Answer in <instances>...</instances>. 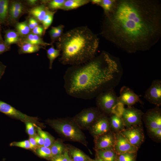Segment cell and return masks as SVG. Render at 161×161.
Masks as SVG:
<instances>
[{"mask_svg":"<svg viewBox=\"0 0 161 161\" xmlns=\"http://www.w3.org/2000/svg\"><path fill=\"white\" fill-rule=\"evenodd\" d=\"M92 161H104L103 160L101 159L98 158V159H96L95 160H92Z\"/></svg>","mask_w":161,"mask_h":161,"instance_id":"cell-49","label":"cell"},{"mask_svg":"<svg viewBox=\"0 0 161 161\" xmlns=\"http://www.w3.org/2000/svg\"><path fill=\"white\" fill-rule=\"evenodd\" d=\"M21 41L43 47L51 45V43L45 42L41 36L35 34L31 32L26 36L22 38Z\"/></svg>","mask_w":161,"mask_h":161,"instance_id":"cell-19","label":"cell"},{"mask_svg":"<svg viewBox=\"0 0 161 161\" xmlns=\"http://www.w3.org/2000/svg\"><path fill=\"white\" fill-rule=\"evenodd\" d=\"M144 98L150 103L157 106L161 104V80H154L145 93Z\"/></svg>","mask_w":161,"mask_h":161,"instance_id":"cell-9","label":"cell"},{"mask_svg":"<svg viewBox=\"0 0 161 161\" xmlns=\"http://www.w3.org/2000/svg\"><path fill=\"white\" fill-rule=\"evenodd\" d=\"M0 112L10 117L19 120L25 123L32 122L38 124V118L36 117H30L18 110L10 104L0 100Z\"/></svg>","mask_w":161,"mask_h":161,"instance_id":"cell-7","label":"cell"},{"mask_svg":"<svg viewBox=\"0 0 161 161\" xmlns=\"http://www.w3.org/2000/svg\"><path fill=\"white\" fill-rule=\"evenodd\" d=\"M70 153L73 161H90L91 160L79 149L72 148L70 150Z\"/></svg>","mask_w":161,"mask_h":161,"instance_id":"cell-28","label":"cell"},{"mask_svg":"<svg viewBox=\"0 0 161 161\" xmlns=\"http://www.w3.org/2000/svg\"><path fill=\"white\" fill-rule=\"evenodd\" d=\"M136 153L127 152L118 155L116 161H135Z\"/></svg>","mask_w":161,"mask_h":161,"instance_id":"cell-35","label":"cell"},{"mask_svg":"<svg viewBox=\"0 0 161 161\" xmlns=\"http://www.w3.org/2000/svg\"><path fill=\"white\" fill-rule=\"evenodd\" d=\"M98 137L96 142V146L98 150H114L115 134L107 132Z\"/></svg>","mask_w":161,"mask_h":161,"instance_id":"cell-15","label":"cell"},{"mask_svg":"<svg viewBox=\"0 0 161 161\" xmlns=\"http://www.w3.org/2000/svg\"><path fill=\"white\" fill-rule=\"evenodd\" d=\"M115 0H101L98 6L103 9L104 14L110 12L113 8Z\"/></svg>","mask_w":161,"mask_h":161,"instance_id":"cell-33","label":"cell"},{"mask_svg":"<svg viewBox=\"0 0 161 161\" xmlns=\"http://www.w3.org/2000/svg\"><path fill=\"white\" fill-rule=\"evenodd\" d=\"M21 38L16 31L9 30L6 32L4 43L9 46L13 44H18L21 41Z\"/></svg>","mask_w":161,"mask_h":161,"instance_id":"cell-20","label":"cell"},{"mask_svg":"<svg viewBox=\"0 0 161 161\" xmlns=\"http://www.w3.org/2000/svg\"><path fill=\"white\" fill-rule=\"evenodd\" d=\"M110 115V120L112 127L114 130L120 131L124 129L125 126L120 115L116 113Z\"/></svg>","mask_w":161,"mask_h":161,"instance_id":"cell-22","label":"cell"},{"mask_svg":"<svg viewBox=\"0 0 161 161\" xmlns=\"http://www.w3.org/2000/svg\"><path fill=\"white\" fill-rule=\"evenodd\" d=\"M90 2V0H65L61 10L69 11L75 9Z\"/></svg>","mask_w":161,"mask_h":161,"instance_id":"cell-21","label":"cell"},{"mask_svg":"<svg viewBox=\"0 0 161 161\" xmlns=\"http://www.w3.org/2000/svg\"><path fill=\"white\" fill-rule=\"evenodd\" d=\"M28 140L30 143L31 149L35 151L38 147L37 145L34 137L30 136Z\"/></svg>","mask_w":161,"mask_h":161,"instance_id":"cell-41","label":"cell"},{"mask_svg":"<svg viewBox=\"0 0 161 161\" xmlns=\"http://www.w3.org/2000/svg\"><path fill=\"white\" fill-rule=\"evenodd\" d=\"M37 145L38 147L43 146L44 140L43 138L39 135H36L34 137Z\"/></svg>","mask_w":161,"mask_h":161,"instance_id":"cell-42","label":"cell"},{"mask_svg":"<svg viewBox=\"0 0 161 161\" xmlns=\"http://www.w3.org/2000/svg\"><path fill=\"white\" fill-rule=\"evenodd\" d=\"M40 1V4L32 7L28 12L30 17L35 19L39 23H41L49 10L43 1Z\"/></svg>","mask_w":161,"mask_h":161,"instance_id":"cell-17","label":"cell"},{"mask_svg":"<svg viewBox=\"0 0 161 161\" xmlns=\"http://www.w3.org/2000/svg\"><path fill=\"white\" fill-rule=\"evenodd\" d=\"M101 35L129 53L149 50L161 36V4L157 0H115L104 14Z\"/></svg>","mask_w":161,"mask_h":161,"instance_id":"cell-1","label":"cell"},{"mask_svg":"<svg viewBox=\"0 0 161 161\" xmlns=\"http://www.w3.org/2000/svg\"><path fill=\"white\" fill-rule=\"evenodd\" d=\"M97 108L91 107L83 110L74 117V120L82 127L89 126L102 114Z\"/></svg>","mask_w":161,"mask_h":161,"instance_id":"cell-8","label":"cell"},{"mask_svg":"<svg viewBox=\"0 0 161 161\" xmlns=\"http://www.w3.org/2000/svg\"><path fill=\"white\" fill-rule=\"evenodd\" d=\"M101 0H90V2L92 4H96L98 6Z\"/></svg>","mask_w":161,"mask_h":161,"instance_id":"cell-47","label":"cell"},{"mask_svg":"<svg viewBox=\"0 0 161 161\" xmlns=\"http://www.w3.org/2000/svg\"><path fill=\"white\" fill-rule=\"evenodd\" d=\"M120 95L118 97V103L128 106H131L138 102H140L139 96L129 87L123 86L120 90Z\"/></svg>","mask_w":161,"mask_h":161,"instance_id":"cell-12","label":"cell"},{"mask_svg":"<svg viewBox=\"0 0 161 161\" xmlns=\"http://www.w3.org/2000/svg\"><path fill=\"white\" fill-rule=\"evenodd\" d=\"M67 161H73L72 158H71L68 155L67 156Z\"/></svg>","mask_w":161,"mask_h":161,"instance_id":"cell-48","label":"cell"},{"mask_svg":"<svg viewBox=\"0 0 161 161\" xmlns=\"http://www.w3.org/2000/svg\"><path fill=\"white\" fill-rule=\"evenodd\" d=\"M26 11V8L22 1L16 0L12 1L9 3L8 10L10 21L13 23H16Z\"/></svg>","mask_w":161,"mask_h":161,"instance_id":"cell-14","label":"cell"},{"mask_svg":"<svg viewBox=\"0 0 161 161\" xmlns=\"http://www.w3.org/2000/svg\"><path fill=\"white\" fill-rule=\"evenodd\" d=\"M10 145L17 146L26 149H31L30 143L28 140L20 142H14L11 143Z\"/></svg>","mask_w":161,"mask_h":161,"instance_id":"cell-36","label":"cell"},{"mask_svg":"<svg viewBox=\"0 0 161 161\" xmlns=\"http://www.w3.org/2000/svg\"><path fill=\"white\" fill-rule=\"evenodd\" d=\"M28 21L29 27L31 30L39 25V22L32 17H30Z\"/></svg>","mask_w":161,"mask_h":161,"instance_id":"cell-40","label":"cell"},{"mask_svg":"<svg viewBox=\"0 0 161 161\" xmlns=\"http://www.w3.org/2000/svg\"><path fill=\"white\" fill-rule=\"evenodd\" d=\"M148 128L151 133L161 128V112L160 109L156 108L148 111L144 115Z\"/></svg>","mask_w":161,"mask_h":161,"instance_id":"cell-13","label":"cell"},{"mask_svg":"<svg viewBox=\"0 0 161 161\" xmlns=\"http://www.w3.org/2000/svg\"><path fill=\"white\" fill-rule=\"evenodd\" d=\"M132 145L138 148L143 141L144 135L140 128L132 126L120 132Z\"/></svg>","mask_w":161,"mask_h":161,"instance_id":"cell-10","label":"cell"},{"mask_svg":"<svg viewBox=\"0 0 161 161\" xmlns=\"http://www.w3.org/2000/svg\"><path fill=\"white\" fill-rule=\"evenodd\" d=\"M39 135L44 140L43 146L45 147H50L54 142V138L47 132L43 131L40 127L35 125Z\"/></svg>","mask_w":161,"mask_h":161,"instance_id":"cell-27","label":"cell"},{"mask_svg":"<svg viewBox=\"0 0 161 161\" xmlns=\"http://www.w3.org/2000/svg\"><path fill=\"white\" fill-rule=\"evenodd\" d=\"M151 133L156 137L159 139H161V128L156 129L151 132Z\"/></svg>","mask_w":161,"mask_h":161,"instance_id":"cell-45","label":"cell"},{"mask_svg":"<svg viewBox=\"0 0 161 161\" xmlns=\"http://www.w3.org/2000/svg\"><path fill=\"white\" fill-rule=\"evenodd\" d=\"M123 74L119 59L103 51L84 63L69 67L64 75V87L70 96L91 99L114 89Z\"/></svg>","mask_w":161,"mask_h":161,"instance_id":"cell-2","label":"cell"},{"mask_svg":"<svg viewBox=\"0 0 161 161\" xmlns=\"http://www.w3.org/2000/svg\"><path fill=\"white\" fill-rule=\"evenodd\" d=\"M67 152L65 151L64 154H61L51 158L52 161H67Z\"/></svg>","mask_w":161,"mask_h":161,"instance_id":"cell-38","label":"cell"},{"mask_svg":"<svg viewBox=\"0 0 161 161\" xmlns=\"http://www.w3.org/2000/svg\"><path fill=\"white\" fill-rule=\"evenodd\" d=\"M64 27V26L62 24L51 27L49 31L51 41V44H52L55 41H57L63 35L64 33L63 31Z\"/></svg>","mask_w":161,"mask_h":161,"instance_id":"cell-24","label":"cell"},{"mask_svg":"<svg viewBox=\"0 0 161 161\" xmlns=\"http://www.w3.org/2000/svg\"><path fill=\"white\" fill-rule=\"evenodd\" d=\"M35 151L37 154L41 157L44 158L52 157L50 147L44 146L38 147Z\"/></svg>","mask_w":161,"mask_h":161,"instance_id":"cell-34","label":"cell"},{"mask_svg":"<svg viewBox=\"0 0 161 161\" xmlns=\"http://www.w3.org/2000/svg\"><path fill=\"white\" fill-rule=\"evenodd\" d=\"M120 114L125 126L131 127L141 123L143 113L141 110L137 109L128 106L122 109Z\"/></svg>","mask_w":161,"mask_h":161,"instance_id":"cell-6","label":"cell"},{"mask_svg":"<svg viewBox=\"0 0 161 161\" xmlns=\"http://www.w3.org/2000/svg\"><path fill=\"white\" fill-rule=\"evenodd\" d=\"M15 28L16 31L21 38L26 36L31 32L27 20L21 22H17L15 24Z\"/></svg>","mask_w":161,"mask_h":161,"instance_id":"cell-23","label":"cell"},{"mask_svg":"<svg viewBox=\"0 0 161 161\" xmlns=\"http://www.w3.org/2000/svg\"><path fill=\"white\" fill-rule=\"evenodd\" d=\"M1 40V34L0 33V41Z\"/></svg>","mask_w":161,"mask_h":161,"instance_id":"cell-50","label":"cell"},{"mask_svg":"<svg viewBox=\"0 0 161 161\" xmlns=\"http://www.w3.org/2000/svg\"><path fill=\"white\" fill-rule=\"evenodd\" d=\"M6 66L0 61V80L4 74Z\"/></svg>","mask_w":161,"mask_h":161,"instance_id":"cell-46","label":"cell"},{"mask_svg":"<svg viewBox=\"0 0 161 161\" xmlns=\"http://www.w3.org/2000/svg\"><path fill=\"white\" fill-rule=\"evenodd\" d=\"M48 122L53 128L66 138L81 143L85 140L83 133L72 121L66 119H59Z\"/></svg>","mask_w":161,"mask_h":161,"instance_id":"cell-4","label":"cell"},{"mask_svg":"<svg viewBox=\"0 0 161 161\" xmlns=\"http://www.w3.org/2000/svg\"><path fill=\"white\" fill-rule=\"evenodd\" d=\"M56 45L61 51L59 62L64 65H76L96 56L99 39L87 26H81L64 33Z\"/></svg>","mask_w":161,"mask_h":161,"instance_id":"cell-3","label":"cell"},{"mask_svg":"<svg viewBox=\"0 0 161 161\" xmlns=\"http://www.w3.org/2000/svg\"><path fill=\"white\" fill-rule=\"evenodd\" d=\"M92 132L95 136H98L108 132L109 129V122L106 116L102 114L94 122Z\"/></svg>","mask_w":161,"mask_h":161,"instance_id":"cell-16","label":"cell"},{"mask_svg":"<svg viewBox=\"0 0 161 161\" xmlns=\"http://www.w3.org/2000/svg\"><path fill=\"white\" fill-rule=\"evenodd\" d=\"M96 98L97 108L104 114L111 115L118 104V97L113 89L102 92Z\"/></svg>","mask_w":161,"mask_h":161,"instance_id":"cell-5","label":"cell"},{"mask_svg":"<svg viewBox=\"0 0 161 161\" xmlns=\"http://www.w3.org/2000/svg\"><path fill=\"white\" fill-rule=\"evenodd\" d=\"M47 57L49 60V69L52 68V64L55 60L60 55L61 51L57 49H55L53 44L47 50Z\"/></svg>","mask_w":161,"mask_h":161,"instance_id":"cell-29","label":"cell"},{"mask_svg":"<svg viewBox=\"0 0 161 161\" xmlns=\"http://www.w3.org/2000/svg\"><path fill=\"white\" fill-rule=\"evenodd\" d=\"M10 1L8 0H0V23H4L7 18Z\"/></svg>","mask_w":161,"mask_h":161,"instance_id":"cell-26","label":"cell"},{"mask_svg":"<svg viewBox=\"0 0 161 161\" xmlns=\"http://www.w3.org/2000/svg\"><path fill=\"white\" fill-rule=\"evenodd\" d=\"M40 1L37 0H28L26 2L28 5L33 7L38 5Z\"/></svg>","mask_w":161,"mask_h":161,"instance_id":"cell-43","label":"cell"},{"mask_svg":"<svg viewBox=\"0 0 161 161\" xmlns=\"http://www.w3.org/2000/svg\"><path fill=\"white\" fill-rule=\"evenodd\" d=\"M19 46L18 52L19 54L32 53L38 52L44 47L33 45L30 43L21 41L18 44Z\"/></svg>","mask_w":161,"mask_h":161,"instance_id":"cell-18","label":"cell"},{"mask_svg":"<svg viewBox=\"0 0 161 161\" xmlns=\"http://www.w3.org/2000/svg\"><path fill=\"white\" fill-rule=\"evenodd\" d=\"M10 46L6 45L4 43H0V54L9 50Z\"/></svg>","mask_w":161,"mask_h":161,"instance_id":"cell-44","label":"cell"},{"mask_svg":"<svg viewBox=\"0 0 161 161\" xmlns=\"http://www.w3.org/2000/svg\"><path fill=\"white\" fill-rule=\"evenodd\" d=\"M56 12V11H53L49 10L42 21L41 23L44 29L43 35H44L46 30L52 24L54 14Z\"/></svg>","mask_w":161,"mask_h":161,"instance_id":"cell-31","label":"cell"},{"mask_svg":"<svg viewBox=\"0 0 161 161\" xmlns=\"http://www.w3.org/2000/svg\"><path fill=\"white\" fill-rule=\"evenodd\" d=\"M97 154L98 158L104 161H116L117 155L114 150H98Z\"/></svg>","mask_w":161,"mask_h":161,"instance_id":"cell-25","label":"cell"},{"mask_svg":"<svg viewBox=\"0 0 161 161\" xmlns=\"http://www.w3.org/2000/svg\"><path fill=\"white\" fill-rule=\"evenodd\" d=\"M25 123L27 133L30 136L34 137L37 135L34 128L35 124L31 122H27Z\"/></svg>","mask_w":161,"mask_h":161,"instance_id":"cell-37","label":"cell"},{"mask_svg":"<svg viewBox=\"0 0 161 161\" xmlns=\"http://www.w3.org/2000/svg\"><path fill=\"white\" fill-rule=\"evenodd\" d=\"M31 32L41 37L44 34V28L42 25H39L32 30Z\"/></svg>","mask_w":161,"mask_h":161,"instance_id":"cell-39","label":"cell"},{"mask_svg":"<svg viewBox=\"0 0 161 161\" xmlns=\"http://www.w3.org/2000/svg\"><path fill=\"white\" fill-rule=\"evenodd\" d=\"M49 9L51 11H56L62 9L65 0H43Z\"/></svg>","mask_w":161,"mask_h":161,"instance_id":"cell-30","label":"cell"},{"mask_svg":"<svg viewBox=\"0 0 161 161\" xmlns=\"http://www.w3.org/2000/svg\"><path fill=\"white\" fill-rule=\"evenodd\" d=\"M114 151L117 155L127 152L136 153L138 148L130 143L120 133L115 134Z\"/></svg>","mask_w":161,"mask_h":161,"instance_id":"cell-11","label":"cell"},{"mask_svg":"<svg viewBox=\"0 0 161 161\" xmlns=\"http://www.w3.org/2000/svg\"><path fill=\"white\" fill-rule=\"evenodd\" d=\"M52 157L62 154L64 147L62 144L58 141L53 142L50 147Z\"/></svg>","mask_w":161,"mask_h":161,"instance_id":"cell-32","label":"cell"}]
</instances>
